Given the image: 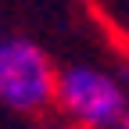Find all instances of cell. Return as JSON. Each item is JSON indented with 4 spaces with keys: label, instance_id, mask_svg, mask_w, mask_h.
I'll list each match as a JSON object with an SVG mask.
<instances>
[{
    "label": "cell",
    "instance_id": "6da1fadb",
    "mask_svg": "<svg viewBox=\"0 0 129 129\" xmlns=\"http://www.w3.org/2000/svg\"><path fill=\"white\" fill-rule=\"evenodd\" d=\"M54 108L72 129H111L129 115V86L97 61H72L57 68Z\"/></svg>",
    "mask_w": 129,
    "mask_h": 129
},
{
    "label": "cell",
    "instance_id": "277c9868",
    "mask_svg": "<svg viewBox=\"0 0 129 129\" xmlns=\"http://www.w3.org/2000/svg\"><path fill=\"white\" fill-rule=\"evenodd\" d=\"M111 129H129V115H125V118H118L115 125H111Z\"/></svg>",
    "mask_w": 129,
    "mask_h": 129
},
{
    "label": "cell",
    "instance_id": "5b68a950",
    "mask_svg": "<svg viewBox=\"0 0 129 129\" xmlns=\"http://www.w3.org/2000/svg\"><path fill=\"white\" fill-rule=\"evenodd\" d=\"M0 40H4V36H0Z\"/></svg>",
    "mask_w": 129,
    "mask_h": 129
},
{
    "label": "cell",
    "instance_id": "3957f363",
    "mask_svg": "<svg viewBox=\"0 0 129 129\" xmlns=\"http://www.w3.org/2000/svg\"><path fill=\"white\" fill-rule=\"evenodd\" d=\"M40 129H72L68 122H47V125H40Z\"/></svg>",
    "mask_w": 129,
    "mask_h": 129
},
{
    "label": "cell",
    "instance_id": "7a4b0ae2",
    "mask_svg": "<svg viewBox=\"0 0 129 129\" xmlns=\"http://www.w3.org/2000/svg\"><path fill=\"white\" fill-rule=\"evenodd\" d=\"M57 64L36 40H0V104L14 115H43L54 108Z\"/></svg>",
    "mask_w": 129,
    "mask_h": 129
}]
</instances>
